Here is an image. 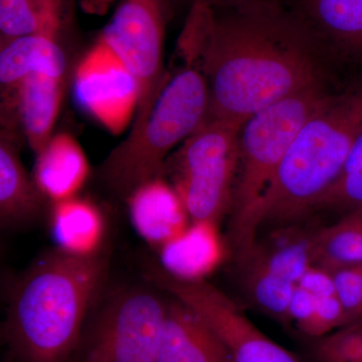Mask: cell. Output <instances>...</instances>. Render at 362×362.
I'll return each instance as SVG.
<instances>
[{"label": "cell", "mask_w": 362, "mask_h": 362, "mask_svg": "<svg viewBox=\"0 0 362 362\" xmlns=\"http://www.w3.org/2000/svg\"><path fill=\"white\" fill-rule=\"evenodd\" d=\"M178 49L206 78L209 119L245 123L262 109L321 84L318 49L284 6L216 11L194 4Z\"/></svg>", "instance_id": "cell-1"}, {"label": "cell", "mask_w": 362, "mask_h": 362, "mask_svg": "<svg viewBox=\"0 0 362 362\" xmlns=\"http://www.w3.org/2000/svg\"><path fill=\"white\" fill-rule=\"evenodd\" d=\"M101 252H45L18 279L7 310V341L21 362H66L103 284Z\"/></svg>", "instance_id": "cell-2"}, {"label": "cell", "mask_w": 362, "mask_h": 362, "mask_svg": "<svg viewBox=\"0 0 362 362\" xmlns=\"http://www.w3.org/2000/svg\"><path fill=\"white\" fill-rule=\"evenodd\" d=\"M362 132V85L330 96L292 143L257 213L259 232L296 225L341 175Z\"/></svg>", "instance_id": "cell-3"}, {"label": "cell", "mask_w": 362, "mask_h": 362, "mask_svg": "<svg viewBox=\"0 0 362 362\" xmlns=\"http://www.w3.org/2000/svg\"><path fill=\"white\" fill-rule=\"evenodd\" d=\"M329 97L321 84L310 86L257 112L243 125L239 170L228 214V240L237 261L256 244L259 201L281 162L300 130Z\"/></svg>", "instance_id": "cell-4"}, {"label": "cell", "mask_w": 362, "mask_h": 362, "mask_svg": "<svg viewBox=\"0 0 362 362\" xmlns=\"http://www.w3.org/2000/svg\"><path fill=\"white\" fill-rule=\"evenodd\" d=\"M209 112V86L199 66L188 63L173 75L166 74L148 116L105 159L102 180L128 199L143 183L162 175L169 153L206 122Z\"/></svg>", "instance_id": "cell-5"}, {"label": "cell", "mask_w": 362, "mask_h": 362, "mask_svg": "<svg viewBox=\"0 0 362 362\" xmlns=\"http://www.w3.org/2000/svg\"><path fill=\"white\" fill-rule=\"evenodd\" d=\"M244 122L207 119L164 163L162 176L194 223L216 226L232 207Z\"/></svg>", "instance_id": "cell-6"}, {"label": "cell", "mask_w": 362, "mask_h": 362, "mask_svg": "<svg viewBox=\"0 0 362 362\" xmlns=\"http://www.w3.org/2000/svg\"><path fill=\"white\" fill-rule=\"evenodd\" d=\"M168 301L147 288L119 290L98 314L78 362H156Z\"/></svg>", "instance_id": "cell-7"}, {"label": "cell", "mask_w": 362, "mask_h": 362, "mask_svg": "<svg viewBox=\"0 0 362 362\" xmlns=\"http://www.w3.org/2000/svg\"><path fill=\"white\" fill-rule=\"evenodd\" d=\"M171 18L169 0H120L110 23L100 33L137 82L139 102L131 129L148 116L165 81L164 37Z\"/></svg>", "instance_id": "cell-8"}, {"label": "cell", "mask_w": 362, "mask_h": 362, "mask_svg": "<svg viewBox=\"0 0 362 362\" xmlns=\"http://www.w3.org/2000/svg\"><path fill=\"white\" fill-rule=\"evenodd\" d=\"M149 277L204 319L226 345L233 362H301L264 334L233 300L204 279L176 277L163 268L152 269Z\"/></svg>", "instance_id": "cell-9"}, {"label": "cell", "mask_w": 362, "mask_h": 362, "mask_svg": "<svg viewBox=\"0 0 362 362\" xmlns=\"http://www.w3.org/2000/svg\"><path fill=\"white\" fill-rule=\"evenodd\" d=\"M74 90L78 106L112 134L134 121L139 90L120 57L98 37L76 69Z\"/></svg>", "instance_id": "cell-10"}, {"label": "cell", "mask_w": 362, "mask_h": 362, "mask_svg": "<svg viewBox=\"0 0 362 362\" xmlns=\"http://www.w3.org/2000/svg\"><path fill=\"white\" fill-rule=\"evenodd\" d=\"M317 49L362 61V0H285Z\"/></svg>", "instance_id": "cell-11"}, {"label": "cell", "mask_w": 362, "mask_h": 362, "mask_svg": "<svg viewBox=\"0 0 362 362\" xmlns=\"http://www.w3.org/2000/svg\"><path fill=\"white\" fill-rule=\"evenodd\" d=\"M156 362H233L232 356L197 312L173 297Z\"/></svg>", "instance_id": "cell-12"}, {"label": "cell", "mask_w": 362, "mask_h": 362, "mask_svg": "<svg viewBox=\"0 0 362 362\" xmlns=\"http://www.w3.org/2000/svg\"><path fill=\"white\" fill-rule=\"evenodd\" d=\"M64 95V78L32 74L2 97L4 110L16 113L28 145L40 153L52 137Z\"/></svg>", "instance_id": "cell-13"}, {"label": "cell", "mask_w": 362, "mask_h": 362, "mask_svg": "<svg viewBox=\"0 0 362 362\" xmlns=\"http://www.w3.org/2000/svg\"><path fill=\"white\" fill-rule=\"evenodd\" d=\"M128 202L133 225L151 244L162 247L185 232L187 209L164 176H157L136 188Z\"/></svg>", "instance_id": "cell-14"}, {"label": "cell", "mask_w": 362, "mask_h": 362, "mask_svg": "<svg viewBox=\"0 0 362 362\" xmlns=\"http://www.w3.org/2000/svg\"><path fill=\"white\" fill-rule=\"evenodd\" d=\"M45 197L26 173L11 131L0 138V221L4 228H21L40 218Z\"/></svg>", "instance_id": "cell-15"}, {"label": "cell", "mask_w": 362, "mask_h": 362, "mask_svg": "<svg viewBox=\"0 0 362 362\" xmlns=\"http://www.w3.org/2000/svg\"><path fill=\"white\" fill-rule=\"evenodd\" d=\"M89 173L80 143L68 133H59L37 154L33 180L45 199L58 202L76 197Z\"/></svg>", "instance_id": "cell-16"}, {"label": "cell", "mask_w": 362, "mask_h": 362, "mask_svg": "<svg viewBox=\"0 0 362 362\" xmlns=\"http://www.w3.org/2000/svg\"><path fill=\"white\" fill-rule=\"evenodd\" d=\"M66 70L65 52L56 37L35 33L0 45L2 97L13 92L23 78L32 74L64 78Z\"/></svg>", "instance_id": "cell-17"}, {"label": "cell", "mask_w": 362, "mask_h": 362, "mask_svg": "<svg viewBox=\"0 0 362 362\" xmlns=\"http://www.w3.org/2000/svg\"><path fill=\"white\" fill-rule=\"evenodd\" d=\"M315 230L316 228H301L297 223L276 228L272 230L264 242L257 240L250 252L261 259L273 273L297 285L307 270L314 265Z\"/></svg>", "instance_id": "cell-18"}, {"label": "cell", "mask_w": 362, "mask_h": 362, "mask_svg": "<svg viewBox=\"0 0 362 362\" xmlns=\"http://www.w3.org/2000/svg\"><path fill=\"white\" fill-rule=\"evenodd\" d=\"M52 226L61 249L78 255L100 252L105 221L92 202L74 197L54 202Z\"/></svg>", "instance_id": "cell-19"}, {"label": "cell", "mask_w": 362, "mask_h": 362, "mask_svg": "<svg viewBox=\"0 0 362 362\" xmlns=\"http://www.w3.org/2000/svg\"><path fill=\"white\" fill-rule=\"evenodd\" d=\"M237 262L243 287L252 303L274 320L291 325L290 304L296 285L273 273L252 252Z\"/></svg>", "instance_id": "cell-20"}, {"label": "cell", "mask_w": 362, "mask_h": 362, "mask_svg": "<svg viewBox=\"0 0 362 362\" xmlns=\"http://www.w3.org/2000/svg\"><path fill=\"white\" fill-rule=\"evenodd\" d=\"M314 265L330 269L362 264V206L314 233Z\"/></svg>", "instance_id": "cell-21"}, {"label": "cell", "mask_w": 362, "mask_h": 362, "mask_svg": "<svg viewBox=\"0 0 362 362\" xmlns=\"http://www.w3.org/2000/svg\"><path fill=\"white\" fill-rule=\"evenodd\" d=\"M192 230L181 233L175 240L161 247L163 269L176 277L202 279V271L206 270L211 261L213 240L211 232L216 226L206 223H194Z\"/></svg>", "instance_id": "cell-22"}, {"label": "cell", "mask_w": 362, "mask_h": 362, "mask_svg": "<svg viewBox=\"0 0 362 362\" xmlns=\"http://www.w3.org/2000/svg\"><path fill=\"white\" fill-rule=\"evenodd\" d=\"M362 206V132L357 138L341 175L337 182L317 202L314 211L349 213Z\"/></svg>", "instance_id": "cell-23"}, {"label": "cell", "mask_w": 362, "mask_h": 362, "mask_svg": "<svg viewBox=\"0 0 362 362\" xmlns=\"http://www.w3.org/2000/svg\"><path fill=\"white\" fill-rule=\"evenodd\" d=\"M309 340L311 362H362V321Z\"/></svg>", "instance_id": "cell-24"}, {"label": "cell", "mask_w": 362, "mask_h": 362, "mask_svg": "<svg viewBox=\"0 0 362 362\" xmlns=\"http://www.w3.org/2000/svg\"><path fill=\"white\" fill-rule=\"evenodd\" d=\"M329 271L334 281L338 299L346 315L347 325L361 322L362 264L337 267Z\"/></svg>", "instance_id": "cell-25"}, {"label": "cell", "mask_w": 362, "mask_h": 362, "mask_svg": "<svg viewBox=\"0 0 362 362\" xmlns=\"http://www.w3.org/2000/svg\"><path fill=\"white\" fill-rule=\"evenodd\" d=\"M290 321L308 339L317 337V299L304 288L296 285L290 304Z\"/></svg>", "instance_id": "cell-26"}, {"label": "cell", "mask_w": 362, "mask_h": 362, "mask_svg": "<svg viewBox=\"0 0 362 362\" xmlns=\"http://www.w3.org/2000/svg\"><path fill=\"white\" fill-rule=\"evenodd\" d=\"M169 1H170L173 14L175 7L180 4L188 6L190 9L194 4H202L216 11H240L259 6H284V0H169Z\"/></svg>", "instance_id": "cell-27"}, {"label": "cell", "mask_w": 362, "mask_h": 362, "mask_svg": "<svg viewBox=\"0 0 362 362\" xmlns=\"http://www.w3.org/2000/svg\"><path fill=\"white\" fill-rule=\"evenodd\" d=\"M115 0H78L81 8L92 16H105Z\"/></svg>", "instance_id": "cell-28"}]
</instances>
